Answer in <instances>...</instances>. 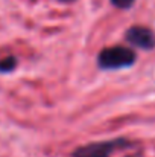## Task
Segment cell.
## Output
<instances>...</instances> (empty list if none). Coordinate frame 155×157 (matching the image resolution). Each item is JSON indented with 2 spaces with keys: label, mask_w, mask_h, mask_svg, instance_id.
I'll list each match as a JSON object with an SVG mask.
<instances>
[{
  "label": "cell",
  "mask_w": 155,
  "mask_h": 157,
  "mask_svg": "<svg viewBox=\"0 0 155 157\" xmlns=\"http://www.w3.org/2000/svg\"><path fill=\"white\" fill-rule=\"evenodd\" d=\"M58 2H61V3H73L76 0H58Z\"/></svg>",
  "instance_id": "cell-6"
},
{
  "label": "cell",
  "mask_w": 155,
  "mask_h": 157,
  "mask_svg": "<svg viewBox=\"0 0 155 157\" xmlns=\"http://www.w3.org/2000/svg\"><path fill=\"white\" fill-rule=\"evenodd\" d=\"M137 53L125 46L105 48L98 55V66L103 70H117L129 67L135 63Z\"/></svg>",
  "instance_id": "cell-1"
},
{
  "label": "cell",
  "mask_w": 155,
  "mask_h": 157,
  "mask_svg": "<svg viewBox=\"0 0 155 157\" xmlns=\"http://www.w3.org/2000/svg\"><path fill=\"white\" fill-rule=\"evenodd\" d=\"M17 67V58L15 56H6L0 59V73H9Z\"/></svg>",
  "instance_id": "cell-4"
},
{
  "label": "cell",
  "mask_w": 155,
  "mask_h": 157,
  "mask_svg": "<svg viewBox=\"0 0 155 157\" xmlns=\"http://www.w3.org/2000/svg\"><path fill=\"white\" fill-rule=\"evenodd\" d=\"M109 2H111V5H114L119 9H128L134 5L135 0H109Z\"/></svg>",
  "instance_id": "cell-5"
},
{
  "label": "cell",
  "mask_w": 155,
  "mask_h": 157,
  "mask_svg": "<svg viewBox=\"0 0 155 157\" xmlns=\"http://www.w3.org/2000/svg\"><path fill=\"white\" fill-rule=\"evenodd\" d=\"M125 38L129 44L138 48V49H145V51H151L155 48V34L152 29L146 28V26H131L126 34Z\"/></svg>",
  "instance_id": "cell-3"
},
{
  "label": "cell",
  "mask_w": 155,
  "mask_h": 157,
  "mask_svg": "<svg viewBox=\"0 0 155 157\" xmlns=\"http://www.w3.org/2000/svg\"><path fill=\"white\" fill-rule=\"evenodd\" d=\"M131 147V142L126 139H111V140H102V142H91L82 147H78L72 157H111L116 151Z\"/></svg>",
  "instance_id": "cell-2"
}]
</instances>
